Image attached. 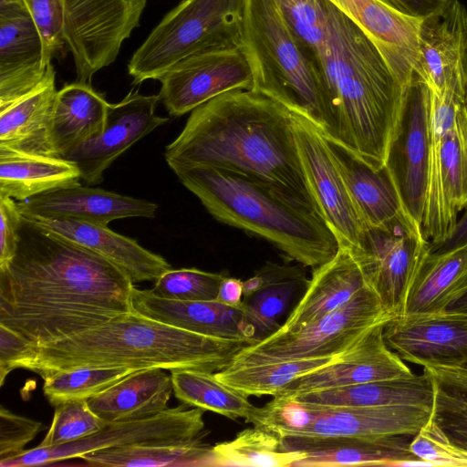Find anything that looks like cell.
<instances>
[{"label":"cell","instance_id":"obj_8","mask_svg":"<svg viewBox=\"0 0 467 467\" xmlns=\"http://www.w3.org/2000/svg\"><path fill=\"white\" fill-rule=\"evenodd\" d=\"M246 0H182L167 13L135 51L128 72L138 85L159 80L193 54L239 47Z\"/></svg>","mask_w":467,"mask_h":467},{"label":"cell","instance_id":"obj_15","mask_svg":"<svg viewBox=\"0 0 467 467\" xmlns=\"http://www.w3.org/2000/svg\"><path fill=\"white\" fill-rule=\"evenodd\" d=\"M430 153V88L416 76L409 88L386 168L410 217L421 227Z\"/></svg>","mask_w":467,"mask_h":467},{"label":"cell","instance_id":"obj_38","mask_svg":"<svg viewBox=\"0 0 467 467\" xmlns=\"http://www.w3.org/2000/svg\"><path fill=\"white\" fill-rule=\"evenodd\" d=\"M337 356L247 364L231 363L214 374L222 382L246 396L275 397L294 380L325 367Z\"/></svg>","mask_w":467,"mask_h":467},{"label":"cell","instance_id":"obj_49","mask_svg":"<svg viewBox=\"0 0 467 467\" xmlns=\"http://www.w3.org/2000/svg\"><path fill=\"white\" fill-rule=\"evenodd\" d=\"M30 346L19 334L0 325V386H3L6 376L13 370L14 363Z\"/></svg>","mask_w":467,"mask_h":467},{"label":"cell","instance_id":"obj_26","mask_svg":"<svg viewBox=\"0 0 467 467\" xmlns=\"http://www.w3.org/2000/svg\"><path fill=\"white\" fill-rule=\"evenodd\" d=\"M311 406L314 408L311 424L288 437H379L399 434L413 436L428 421L431 413V409L416 406Z\"/></svg>","mask_w":467,"mask_h":467},{"label":"cell","instance_id":"obj_12","mask_svg":"<svg viewBox=\"0 0 467 467\" xmlns=\"http://www.w3.org/2000/svg\"><path fill=\"white\" fill-rule=\"evenodd\" d=\"M188 405L167 409L156 415L126 421L109 422L99 431L72 442L25 450L0 461L1 467H26L80 458L108 448L140 443L192 441L203 437L205 410Z\"/></svg>","mask_w":467,"mask_h":467},{"label":"cell","instance_id":"obj_5","mask_svg":"<svg viewBox=\"0 0 467 467\" xmlns=\"http://www.w3.org/2000/svg\"><path fill=\"white\" fill-rule=\"evenodd\" d=\"M169 167L217 221L267 240L289 261L314 270L339 249L317 211L268 182L209 166Z\"/></svg>","mask_w":467,"mask_h":467},{"label":"cell","instance_id":"obj_36","mask_svg":"<svg viewBox=\"0 0 467 467\" xmlns=\"http://www.w3.org/2000/svg\"><path fill=\"white\" fill-rule=\"evenodd\" d=\"M255 273L261 276L263 286L244 300V307L258 342L281 327L278 319L286 312L297 292L306 288L309 280L300 266L271 262H266Z\"/></svg>","mask_w":467,"mask_h":467},{"label":"cell","instance_id":"obj_9","mask_svg":"<svg viewBox=\"0 0 467 467\" xmlns=\"http://www.w3.org/2000/svg\"><path fill=\"white\" fill-rule=\"evenodd\" d=\"M392 317L376 291L367 285L345 305L300 329H277L262 340L245 346L231 363L335 357L349 348L369 329L388 323Z\"/></svg>","mask_w":467,"mask_h":467},{"label":"cell","instance_id":"obj_6","mask_svg":"<svg viewBox=\"0 0 467 467\" xmlns=\"http://www.w3.org/2000/svg\"><path fill=\"white\" fill-rule=\"evenodd\" d=\"M239 48L252 69V90L321 132L325 89L317 62L295 36L276 0H246Z\"/></svg>","mask_w":467,"mask_h":467},{"label":"cell","instance_id":"obj_14","mask_svg":"<svg viewBox=\"0 0 467 467\" xmlns=\"http://www.w3.org/2000/svg\"><path fill=\"white\" fill-rule=\"evenodd\" d=\"M294 131L304 174L317 208L339 246L354 248L366 229L326 138L307 119L294 114Z\"/></svg>","mask_w":467,"mask_h":467},{"label":"cell","instance_id":"obj_16","mask_svg":"<svg viewBox=\"0 0 467 467\" xmlns=\"http://www.w3.org/2000/svg\"><path fill=\"white\" fill-rule=\"evenodd\" d=\"M159 95L130 91L119 102L109 104L103 131L61 156L79 169L87 184L103 181V173L112 162L144 136L169 119L156 114Z\"/></svg>","mask_w":467,"mask_h":467},{"label":"cell","instance_id":"obj_35","mask_svg":"<svg viewBox=\"0 0 467 467\" xmlns=\"http://www.w3.org/2000/svg\"><path fill=\"white\" fill-rule=\"evenodd\" d=\"M202 440L113 447L86 453L80 459L90 465L109 467H218L213 446Z\"/></svg>","mask_w":467,"mask_h":467},{"label":"cell","instance_id":"obj_21","mask_svg":"<svg viewBox=\"0 0 467 467\" xmlns=\"http://www.w3.org/2000/svg\"><path fill=\"white\" fill-rule=\"evenodd\" d=\"M466 26L467 12L458 0L443 15L421 22L415 76L437 94L467 90Z\"/></svg>","mask_w":467,"mask_h":467},{"label":"cell","instance_id":"obj_24","mask_svg":"<svg viewBox=\"0 0 467 467\" xmlns=\"http://www.w3.org/2000/svg\"><path fill=\"white\" fill-rule=\"evenodd\" d=\"M412 435L379 437H285L280 449L305 453L295 466H404L420 461L410 451Z\"/></svg>","mask_w":467,"mask_h":467},{"label":"cell","instance_id":"obj_2","mask_svg":"<svg viewBox=\"0 0 467 467\" xmlns=\"http://www.w3.org/2000/svg\"><path fill=\"white\" fill-rule=\"evenodd\" d=\"M164 156L168 165L209 166L268 182L318 212L298 153L294 113L253 90L229 91L194 109Z\"/></svg>","mask_w":467,"mask_h":467},{"label":"cell","instance_id":"obj_18","mask_svg":"<svg viewBox=\"0 0 467 467\" xmlns=\"http://www.w3.org/2000/svg\"><path fill=\"white\" fill-rule=\"evenodd\" d=\"M49 64L25 1L0 5V112L36 91Z\"/></svg>","mask_w":467,"mask_h":467},{"label":"cell","instance_id":"obj_55","mask_svg":"<svg viewBox=\"0 0 467 467\" xmlns=\"http://www.w3.org/2000/svg\"><path fill=\"white\" fill-rule=\"evenodd\" d=\"M462 364H467V361L465 363H462Z\"/></svg>","mask_w":467,"mask_h":467},{"label":"cell","instance_id":"obj_4","mask_svg":"<svg viewBox=\"0 0 467 467\" xmlns=\"http://www.w3.org/2000/svg\"><path fill=\"white\" fill-rule=\"evenodd\" d=\"M208 337L130 311L68 337L30 346L12 367L45 374L80 367L191 368L216 372L245 346Z\"/></svg>","mask_w":467,"mask_h":467},{"label":"cell","instance_id":"obj_54","mask_svg":"<svg viewBox=\"0 0 467 467\" xmlns=\"http://www.w3.org/2000/svg\"><path fill=\"white\" fill-rule=\"evenodd\" d=\"M465 77L467 82V26H466V37H465Z\"/></svg>","mask_w":467,"mask_h":467},{"label":"cell","instance_id":"obj_22","mask_svg":"<svg viewBox=\"0 0 467 467\" xmlns=\"http://www.w3.org/2000/svg\"><path fill=\"white\" fill-rule=\"evenodd\" d=\"M131 310L149 318L201 335L256 343L244 305L230 306L217 300H173L155 296L150 289L131 294Z\"/></svg>","mask_w":467,"mask_h":467},{"label":"cell","instance_id":"obj_7","mask_svg":"<svg viewBox=\"0 0 467 467\" xmlns=\"http://www.w3.org/2000/svg\"><path fill=\"white\" fill-rule=\"evenodd\" d=\"M467 208V91L430 89V153L421 231L435 250Z\"/></svg>","mask_w":467,"mask_h":467},{"label":"cell","instance_id":"obj_51","mask_svg":"<svg viewBox=\"0 0 467 467\" xmlns=\"http://www.w3.org/2000/svg\"><path fill=\"white\" fill-rule=\"evenodd\" d=\"M244 281L238 278L224 276L222 280L216 300L230 306L244 305Z\"/></svg>","mask_w":467,"mask_h":467},{"label":"cell","instance_id":"obj_41","mask_svg":"<svg viewBox=\"0 0 467 467\" xmlns=\"http://www.w3.org/2000/svg\"><path fill=\"white\" fill-rule=\"evenodd\" d=\"M140 370L121 367H80L45 374L43 392L54 406L75 400H88Z\"/></svg>","mask_w":467,"mask_h":467},{"label":"cell","instance_id":"obj_20","mask_svg":"<svg viewBox=\"0 0 467 467\" xmlns=\"http://www.w3.org/2000/svg\"><path fill=\"white\" fill-rule=\"evenodd\" d=\"M328 1L364 31L400 83L409 88L418 65L422 20L407 16L381 0Z\"/></svg>","mask_w":467,"mask_h":467},{"label":"cell","instance_id":"obj_34","mask_svg":"<svg viewBox=\"0 0 467 467\" xmlns=\"http://www.w3.org/2000/svg\"><path fill=\"white\" fill-rule=\"evenodd\" d=\"M79 180L78 167L63 157L0 148V195L24 202Z\"/></svg>","mask_w":467,"mask_h":467},{"label":"cell","instance_id":"obj_45","mask_svg":"<svg viewBox=\"0 0 467 467\" xmlns=\"http://www.w3.org/2000/svg\"><path fill=\"white\" fill-rule=\"evenodd\" d=\"M410 449L430 466H467V451L452 444L431 416L412 436Z\"/></svg>","mask_w":467,"mask_h":467},{"label":"cell","instance_id":"obj_33","mask_svg":"<svg viewBox=\"0 0 467 467\" xmlns=\"http://www.w3.org/2000/svg\"><path fill=\"white\" fill-rule=\"evenodd\" d=\"M467 293V243L445 251H430L413 281L404 314L448 309Z\"/></svg>","mask_w":467,"mask_h":467},{"label":"cell","instance_id":"obj_25","mask_svg":"<svg viewBox=\"0 0 467 467\" xmlns=\"http://www.w3.org/2000/svg\"><path fill=\"white\" fill-rule=\"evenodd\" d=\"M39 227L108 259L129 275L132 282L155 281L171 265L161 255L108 226L69 218L22 214Z\"/></svg>","mask_w":467,"mask_h":467},{"label":"cell","instance_id":"obj_39","mask_svg":"<svg viewBox=\"0 0 467 467\" xmlns=\"http://www.w3.org/2000/svg\"><path fill=\"white\" fill-rule=\"evenodd\" d=\"M433 384L431 418L449 440L467 451V364L426 365Z\"/></svg>","mask_w":467,"mask_h":467},{"label":"cell","instance_id":"obj_27","mask_svg":"<svg viewBox=\"0 0 467 467\" xmlns=\"http://www.w3.org/2000/svg\"><path fill=\"white\" fill-rule=\"evenodd\" d=\"M326 140L366 228H387L399 223H415L405 210L386 166L376 170L343 145Z\"/></svg>","mask_w":467,"mask_h":467},{"label":"cell","instance_id":"obj_52","mask_svg":"<svg viewBox=\"0 0 467 467\" xmlns=\"http://www.w3.org/2000/svg\"><path fill=\"white\" fill-rule=\"evenodd\" d=\"M467 243V208L447 238L433 251H445Z\"/></svg>","mask_w":467,"mask_h":467},{"label":"cell","instance_id":"obj_42","mask_svg":"<svg viewBox=\"0 0 467 467\" xmlns=\"http://www.w3.org/2000/svg\"><path fill=\"white\" fill-rule=\"evenodd\" d=\"M109 423L90 409L88 400L63 401L55 406L51 425L38 446L51 447L81 440Z\"/></svg>","mask_w":467,"mask_h":467},{"label":"cell","instance_id":"obj_1","mask_svg":"<svg viewBox=\"0 0 467 467\" xmlns=\"http://www.w3.org/2000/svg\"><path fill=\"white\" fill-rule=\"evenodd\" d=\"M134 286L108 259L22 215L16 254L0 268V325L43 346L131 311Z\"/></svg>","mask_w":467,"mask_h":467},{"label":"cell","instance_id":"obj_32","mask_svg":"<svg viewBox=\"0 0 467 467\" xmlns=\"http://www.w3.org/2000/svg\"><path fill=\"white\" fill-rule=\"evenodd\" d=\"M109 105L90 83L76 81L57 90L52 122L55 156L61 157L99 136L105 128Z\"/></svg>","mask_w":467,"mask_h":467},{"label":"cell","instance_id":"obj_30","mask_svg":"<svg viewBox=\"0 0 467 467\" xmlns=\"http://www.w3.org/2000/svg\"><path fill=\"white\" fill-rule=\"evenodd\" d=\"M53 65L44 83L32 94L0 112V148L55 156L52 122L57 90Z\"/></svg>","mask_w":467,"mask_h":467},{"label":"cell","instance_id":"obj_19","mask_svg":"<svg viewBox=\"0 0 467 467\" xmlns=\"http://www.w3.org/2000/svg\"><path fill=\"white\" fill-rule=\"evenodd\" d=\"M380 323L333 361L291 382L276 396H293L379 380L407 378L414 373L384 338Z\"/></svg>","mask_w":467,"mask_h":467},{"label":"cell","instance_id":"obj_10","mask_svg":"<svg viewBox=\"0 0 467 467\" xmlns=\"http://www.w3.org/2000/svg\"><path fill=\"white\" fill-rule=\"evenodd\" d=\"M63 38L76 67L77 81L112 64L124 40L140 26L147 0H60Z\"/></svg>","mask_w":467,"mask_h":467},{"label":"cell","instance_id":"obj_53","mask_svg":"<svg viewBox=\"0 0 467 467\" xmlns=\"http://www.w3.org/2000/svg\"><path fill=\"white\" fill-rule=\"evenodd\" d=\"M448 309L467 314V293L454 302Z\"/></svg>","mask_w":467,"mask_h":467},{"label":"cell","instance_id":"obj_50","mask_svg":"<svg viewBox=\"0 0 467 467\" xmlns=\"http://www.w3.org/2000/svg\"><path fill=\"white\" fill-rule=\"evenodd\" d=\"M398 12L424 20L443 15L457 0H381Z\"/></svg>","mask_w":467,"mask_h":467},{"label":"cell","instance_id":"obj_44","mask_svg":"<svg viewBox=\"0 0 467 467\" xmlns=\"http://www.w3.org/2000/svg\"><path fill=\"white\" fill-rule=\"evenodd\" d=\"M276 1L296 38L317 60L325 31L324 0Z\"/></svg>","mask_w":467,"mask_h":467},{"label":"cell","instance_id":"obj_40","mask_svg":"<svg viewBox=\"0 0 467 467\" xmlns=\"http://www.w3.org/2000/svg\"><path fill=\"white\" fill-rule=\"evenodd\" d=\"M219 466L288 467L305 458V453L280 449L275 434L254 426L238 432L230 441L213 446Z\"/></svg>","mask_w":467,"mask_h":467},{"label":"cell","instance_id":"obj_46","mask_svg":"<svg viewBox=\"0 0 467 467\" xmlns=\"http://www.w3.org/2000/svg\"><path fill=\"white\" fill-rule=\"evenodd\" d=\"M39 31L47 64L64 45L63 13L60 0H24Z\"/></svg>","mask_w":467,"mask_h":467},{"label":"cell","instance_id":"obj_23","mask_svg":"<svg viewBox=\"0 0 467 467\" xmlns=\"http://www.w3.org/2000/svg\"><path fill=\"white\" fill-rule=\"evenodd\" d=\"M22 214L69 218L108 226L121 218L155 216L158 205L79 182L17 202Z\"/></svg>","mask_w":467,"mask_h":467},{"label":"cell","instance_id":"obj_47","mask_svg":"<svg viewBox=\"0 0 467 467\" xmlns=\"http://www.w3.org/2000/svg\"><path fill=\"white\" fill-rule=\"evenodd\" d=\"M40 421L0 409V461L24 451V447L42 430Z\"/></svg>","mask_w":467,"mask_h":467},{"label":"cell","instance_id":"obj_29","mask_svg":"<svg viewBox=\"0 0 467 467\" xmlns=\"http://www.w3.org/2000/svg\"><path fill=\"white\" fill-rule=\"evenodd\" d=\"M433 384L429 374L372 381L352 386L316 390L293 396L297 401L328 408L416 406L431 409Z\"/></svg>","mask_w":467,"mask_h":467},{"label":"cell","instance_id":"obj_43","mask_svg":"<svg viewBox=\"0 0 467 467\" xmlns=\"http://www.w3.org/2000/svg\"><path fill=\"white\" fill-rule=\"evenodd\" d=\"M224 273H211L197 268L170 269L155 280L151 292L173 300H216Z\"/></svg>","mask_w":467,"mask_h":467},{"label":"cell","instance_id":"obj_28","mask_svg":"<svg viewBox=\"0 0 467 467\" xmlns=\"http://www.w3.org/2000/svg\"><path fill=\"white\" fill-rule=\"evenodd\" d=\"M367 285L349 248L339 246L331 260L313 270L303 296L278 329H300L345 305Z\"/></svg>","mask_w":467,"mask_h":467},{"label":"cell","instance_id":"obj_3","mask_svg":"<svg viewBox=\"0 0 467 467\" xmlns=\"http://www.w3.org/2000/svg\"><path fill=\"white\" fill-rule=\"evenodd\" d=\"M324 10L325 31L317 55L325 89L321 133L380 170L409 88L357 24L328 0Z\"/></svg>","mask_w":467,"mask_h":467},{"label":"cell","instance_id":"obj_31","mask_svg":"<svg viewBox=\"0 0 467 467\" xmlns=\"http://www.w3.org/2000/svg\"><path fill=\"white\" fill-rule=\"evenodd\" d=\"M163 368L138 370L88 400L90 409L107 422L156 415L168 409L173 392L171 376Z\"/></svg>","mask_w":467,"mask_h":467},{"label":"cell","instance_id":"obj_17","mask_svg":"<svg viewBox=\"0 0 467 467\" xmlns=\"http://www.w3.org/2000/svg\"><path fill=\"white\" fill-rule=\"evenodd\" d=\"M387 345L404 360L420 366L467 361V314L451 309L402 314L384 327Z\"/></svg>","mask_w":467,"mask_h":467},{"label":"cell","instance_id":"obj_48","mask_svg":"<svg viewBox=\"0 0 467 467\" xmlns=\"http://www.w3.org/2000/svg\"><path fill=\"white\" fill-rule=\"evenodd\" d=\"M21 222L17 202L0 195V268L5 267L16 254Z\"/></svg>","mask_w":467,"mask_h":467},{"label":"cell","instance_id":"obj_37","mask_svg":"<svg viewBox=\"0 0 467 467\" xmlns=\"http://www.w3.org/2000/svg\"><path fill=\"white\" fill-rule=\"evenodd\" d=\"M170 371L173 393L182 403L251 422L257 407L248 396L218 379L214 372L191 368Z\"/></svg>","mask_w":467,"mask_h":467},{"label":"cell","instance_id":"obj_13","mask_svg":"<svg viewBox=\"0 0 467 467\" xmlns=\"http://www.w3.org/2000/svg\"><path fill=\"white\" fill-rule=\"evenodd\" d=\"M159 97L171 116L179 117L223 93L253 88L250 65L239 47L189 56L160 79Z\"/></svg>","mask_w":467,"mask_h":467},{"label":"cell","instance_id":"obj_11","mask_svg":"<svg viewBox=\"0 0 467 467\" xmlns=\"http://www.w3.org/2000/svg\"><path fill=\"white\" fill-rule=\"evenodd\" d=\"M349 250L385 309L393 317L404 314L413 281L431 251L421 227L411 222L367 227Z\"/></svg>","mask_w":467,"mask_h":467}]
</instances>
